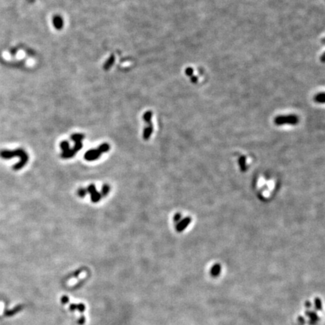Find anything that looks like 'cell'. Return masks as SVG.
<instances>
[{"label": "cell", "mask_w": 325, "mask_h": 325, "mask_svg": "<svg viewBox=\"0 0 325 325\" xmlns=\"http://www.w3.org/2000/svg\"><path fill=\"white\" fill-rule=\"evenodd\" d=\"M109 191H110V187H109V185H107V184H105V185H103V187H102V192H101V196H107V194L109 193Z\"/></svg>", "instance_id": "obj_17"}, {"label": "cell", "mask_w": 325, "mask_h": 325, "mask_svg": "<svg viewBox=\"0 0 325 325\" xmlns=\"http://www.w3.org/2000/svg\"><path fill=\"white\" fill-rule=\"evenodd\" d=\"M69 309H70V311H72V312H74V310H76V309H77V304H75V303L71 304V305L69 306Z\"/></svg>", "instance_id": "obj_26"}, {"label": "cell", "mask_w": 325, "mask_h": 325, "mask_svg": "<svg viewBox=\"0 0 325 325\" xmlns=\"http://www.w3.org/2000/svg\"><path fill=\"white\" fill-rule=\"evenodd\" d=\"M87 190H85L84 188H80L78 189V195L80 197H84V196H86V193H87Z\"/></svg>", "instance_id": "obj_20"}, {"label": "cell", "mask_w": 325, "mask_h": 325, "mask_svg": "<svg viewBox=\"0 0 325 325\" xmlns=\"http://www.w3.org/2000/svg\"><path fill=\"white\" fill-rule=\"evenodd\" d=\"M221 272V267L219 263H215L210 270V274L212 277H217L220 275Z\"/></svg>", "instance_id": "obj_8"}, {"label": "cell", "mask_w": 325, "mask_h": 325, "mask_svg": "<svg viewBox=\"0 0 325 325\" xmlns=\"http://www.w3.org/2000/svg\"><path fill=\"white\" fill-rule=\"evenodd\" d=\"M21 309H22L21 306H16L15 309H11V310L6 311V315L8 316V317H9V316H12V315H14L15 314H16V313L18 312H20Z\"/></svg>", "instance_id": "obj_12"}, {"label": "cell", "mask_w": 325, "mask_h": 325, "mask_svg": "<svg viewBox=\"0 0 325 325\" xmlns=\"http://www.w3.org/2000/svg\"><path fill=\"white\" fill-rule=\"evenodd\" d=\"M77 309H78L79 312H84L86 309L85 305L83 303L77 304Z\"/></svg>", "instance_id": "obj_22"}, {"label": "cell", "mask_w": 325, "mask_h": 325, "mask_svg": "<svg viewBox=\"0 0 325 325\" xmlns=\"http://www.w3.org/2000/svg\"><path fill=\"white\" fill-rule=\"evenodd\" d=\"M69 296H63L62 297H61V303H62L63 304H67L68 303H69Z\"/></svg>", "instance_id": "obj_23"}, {"label": "cell", "mask_w": 325, "mask_h": 325, "mask_svg": "<svg viewBox=\"0 0 325 325\" xmlns=\"http://www.w3.org/2000/svg\"><path fill=\"white\" fill-rule=\"evenodd\" d=\"M75 154H76V153L74 152V151L73 150V149L69 148V150H67V151H63L61 156H62L63 158H71V157H73V156H74Z\"/></svg>", "instance_id": "obj_11"}, {"label": "cell", "mask_w": 325, "mask_h": 325, "mask_svg": "<svg viewBox=\"0 0 325 325\" xmlns=\"http://www.w3.org/2000/svg\"><path fill=\"white\" fill-rule=\"evenodd\" d=\"M151 117H152V113L150 112V111H148V112H146L145 114L144 115V119H145V120L147 123H148V124H151Z\"/></svg>", "instance_id": "obj_18"}, {"label": "cell", "mask_w": 325, "mask_h": 325, "mask_svg": "<svg viewBox=\"0 0 325 325\" xmlns=\"http://www.w3.org/2000/svg\"><path fill=\"white\" fill-rule=\"evenodd\" d=\"M191 222V218H190V217H187V218H184L183 220L181 221L177 224L176 230L178 231V232H182V231L185 229L186 227L190 224Z\"/></svg>", "instance_id": "obj_6"}, {"label": "cell", "mask_w": 325, "mask_h": 325, "mask_svg": "<svg viewBox=\"0 0 325 325\" xmlns=\"http://www.w3.org/2000/svg\"><path fill=\"white\" fill-rule=\"evenodd\" d=\"M275 124L276 125H284V124H290V125H296L299 122V119L295 115H288V116H279L275 118Z\"/></svg>", "instance_id": "obj_1"}, {"label": "cell", "mask_w": 325, "mask_h": 325, "mask_svg": "<svg viewBox=\"0 0 325 325\" xmlns=\"http://www.w3.org/2000/svg\"><path fill=\"white\" fill-rule=\"evenodd\" d=\"M63 24V20L61 17L56 16L54 18V25L55 26V27H56V29H60V28H62Z\"/></svg>", "instance_id": "obj_13"}, {"label": "cell", "mask_w": 325, "mask_h": 325, "mask_svg": "<svg viewBox=\"0 0 325 325\" xmlns=\"http://www.w3.org/2000/svg\"><path fill=\"white\" fill-rule=\"evenodd\" d=\"M109 148H110L109 145H108L107 143H104V144H102V145H100L99 146L98 150L100 151V152L102 154V153H104V152H107V151L109 150Z\"/></svg>", "instance_id": "obj_15"}, {"label": "cell", "mask_w": 325, "mask_h": 325, "mask_svg": "<svg viewBox=\"0 0 325 325\" xmlns=\"http://www.w3.org/2000/svg\"><path fill=\"white\" fill-rule=\"evenodd\" d=\"M306 308H310L311 307V303L309 301H306Z\"/></svg>", "instance_id": "obj_29"}, {"label": "cell", "mask_w": 325, "mask_h": 325, "mask_svg": "<svg viewBox=\"0 0 325 325\" xmlns=\"http://www.w3.org/2000/svg\"><path fill=\"white\" fill-rule=\"evenodd\" d=\"M316 100L319 102H324V93H322L320 96L318 95L317 97H316Z\"/></svg>", "instance_id": "obj_25"}, {"label": "cell", "mask_w": 325, "mask_h": 325, "mask_svg": "<svg viewBox=\"0 0 325 325\" xmlns=\"http://www.w3.org/2000/svg\"><path fill=\"white\" fill-rule=\"evenodd\" d=\"M315 309H317V310H322V300H321V299L318 297L315 298Z\"/></svg>", "instance_id": "obj_16"}, {"label": "cell", "mask_w": 325, "mask_h": 325, "mask_svg": "<svg viewBox=\"0 0 325 325\" xmlns=\"http://www.w3.org/2000/svg\"><path fill=\"white\" fill-rule=\"evenodd\" d=\"M100 155H101V153L100 152L98 149H91V150H89L85 153L84 158H85V160H88V161H92V160L98 159Z\"/></svg>", "instance_id": "obj_3"}, {"label": "cell", "mask_w": 325, "mask_h": 325, "mask_svg": "<svg viewBox=\"0 0 325 325\" xmlns=\"http://www.w3.org/2000/svg\"><path fill=\"white\" fill-rule=\"evenodd\" d=\"M84 136L83 134H80V133H76V134H73L71 136L72 139L74 141V142H81L82 140L84 139Z\"/></svg>", "instance_id": "obj_14"}, {"label": "cell", "mask_w": 325, "mask_h": 325, "mask_svg": "<svg viewBox=\"0 0 325 325\" xmlns=\"http://www.w3.org/2000/svg\"><path fill=\"white\" fill-rule=\"evenodd\" d=\"M181 218H182V215H181V214H176L174 216V221H178L181 219Z\"/></svg>", "instance_id": "obj_27"}, {"label": "cell", "mask_w": 325, "mask_h": 325, "mask_svg": "<svg viewBox=\"0 0 325 325\" xmlns=\"http://www.w3.org/2000/svg\"><path fill=\"white\" fill-rule=\"evenodd\" d=\"M82 148V143L81 142H75V145H74V148H73V150L74 151V152L77 153L78 151H80V149Z\"/></svg>", "instance_id": "obj_21"}, {"label": "cell", "mask_w": 325, "mask_h": 325, "mask_svg": "<svg viewBox=\"0 0 325 325\" xmlns=\"http://www.w3.org/2000/svg\"><path fill=\"white\" fill-rule=\"evenodd\" d=\"M85 322H86V318H85V317H84V316H81V318H79V319H78V324H80V325L84 324H85Z\"/></svg>", "instance_id": "obj_24"}, {"label": "cell", "mask_w": 325, "mask_h": 325, "mask_svg": "<svg viewBox=\"0 0 325 325\" xmlns=\"http://www.w3.org/2000/svg\"><path fill=\"white\" fill-rule=\"evenodd\" d=\"M60 147H61V148H62L63 151H67V150H69V142H65V141H64V142H62L61 143H60Z\"/></svg>", "instance_id": "obj_19"}, {"label": "cell", "mask_w": 325, "mask_h": 325, "mask_svg": "<svg viewBox=\"0 0 325 325\" xmlns=\"http://www.w3.org/2000/svg\"><path fill=\"white\" fill-rule=\"evenodd\" d=\"M87 191L89 192L90 194L91 195V200L93 203H97L100 200L102 196L100 194V193L97 192V191L95 188V186L93 184L89 185L88 188H87Z\"/></svg>", "instance_id": "obj_4"}, {"label": "cell", "mask_w": 325, "mask_h": 325, "mask_svg": "<svg viewBox=\"0 0 325 325\" xmlns=\"http://www.w3.org/2000/svg\"><path fill=\"white\" fill-rule=\"evenodd\" d=\"M306 315L309 318V324L311 325H315L319 321L318 315H317V313L313 312V311H307L306 312Z\"/></svg>", "instance_id": "obj_7"}, {"label": "cell", "mask_w": 325, "mask_h": 325, "mask_svg": "<svg viewBox=\"0 0 325 325\" xmlns=\"http://www.w3.org/2000/svg\"><path fill=\"white\" fill-rule=\"evenodd\" d=\"M17 156H18V151H17V149L15 150V151L2 150V151H0V157L3 158V159H6V160L11 159V158Z\"/></svg>", "instance_id": "obj_5"}, {"label": "cell", "mask_w": 325, "mask_h": 325, "mask_svg": "<svg viewBox=\"0 0 325 325\" xmlns=\"http://www.w3.org/2000/svg\"><path fill=\"white\" fill-rule=\"evenodd\" d=\"M18 157L20 158V160L19 163H17V164H15L13 166V169H15V170H19L22 167H24V166L26 164V163H27L28 160H29L28 154L21 148H18Z\"/></svg>", "instance_id": "obj_2"}, {"label": "cell", "mask_w": 325, "mask_h": 325, "mask_svg": "<svg viewBox=\"0 0 325 325\" xmlns=\"http://www.w3.org/2000/svg\"><path fill=\"white\" fill-rule=\"evenodd\" d=\"M298 321H299V322H300V323H301V324H303L305 323V320H304V318H303V317H299V318H298Z\"/></svg>", "instance_id": "obj_28"}, {"label": "cell", "mask_w": 325, "mask_h": 325, "mask_svg": "<svg viewBox=\"0 0 325 325\" xmlns=\"http://www.w3.org/2000/svg\"><path fill=\"white\" fill-rule=\"evenodd\" d=\"M239 165L240 169L241 172H245L247 170V166H246V158L245 157L241 156L239 159Z\"/></svg>", "instance_id": "obj_9"}, {"label": "cell", "mask_w": 325, "mask_h": 325, "mask_svg": "<svg viewBox=\"0 0 325 325\" xmlns=\"http://www.w3.org/2000/svg\"><path fill=\"white\" fill-rule=\"evenodd\" d=\"M152 131H153L152 124H150L147 128H145V129H144V133H143L144 139L145 140L148 139L149 137L151 136V133H152Z\"/></svg>", "instance_id": "obj_10"}]
</instances>
